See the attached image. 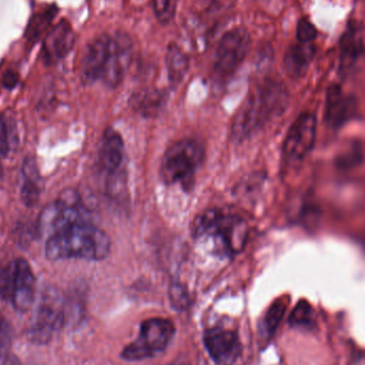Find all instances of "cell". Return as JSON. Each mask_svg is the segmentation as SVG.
I'll return each mask as SVG.
<instances>
[{
	"instance_id": "1",
	"label": "cell",
	"mask_w": 365,
	"mask_h": 365,
	"mask_svg": "<svg viewBox=\"0 0 365 365\" xmlns=\"http://www.w3.org/2000/svg\"><path fill=\"white\" fill-rule=\"evenodd\" d=\"M109 236L92 221L71 223L48 236L45 255L48 259H81L102 261L110 253Z\"/></svg>"
},
{
	"instance_id": "2",
	"label": "cell",
	"mask_w": 365,
	"mask_h": 365,
	"mask_svg": "<svg viewBox=\"0 0 365 365\" xmlns=\"http://www.w3.org/2000/svg\"><path fill=\"white\" fill-rule=\"evenodd\" d=\"M289 105V94L283 83L267 79L259 83L236 113L232 134L236 141L246 140L268 122L280 117Z\"/></svg>"
},
{
	"instance_id": "3",
	"label": "cell",
	"mask_w": 365,
	"mask_h": 365,
	"mask_svg": "<svg viewBox=\"0 0 365 365\" xmlns=\"http://www.w3.org/2000/svg\"><path fill=\"white\" fill-rule=\"evenodd\" d=\"M248 225L242 217L221 210H206L195 218L192 233L197 238H210L223 257H233L244 250Z\"/></svg>"
},
{
	"instance_id": "4",
	"label": "cell",
	"mask_w": 365,
	"mask_h": 365,
	"mask_svg": "<svg viewBox=\"0 0 365 365\" xmlns=\"http://www.w3.org/2000/svg\"><path fill=\"white\" fill-rule=\"evenodd\" d=\"M204 160V148L195 140H180L168 148L160 167V177L169 185L190 190Z\"/></svg>"
},
{
	"instance_id": "5",
	"label": "cell",
	"mask_w": 365,
	"mask_h": 365,
	"mask_svg": "<svg viewBox=\"0 0 365 365\" xmlns=\"http://www.w3.org/2000/svg\"><path fill=\"white\" fill-rule=\"evenodd\" d=\"M66 310L63 297L53 287H47L36 307L27 336L36 345H46L66 323Z\"/></svg>"
},
{
	"instance_id": "6",
	"label": "cell",
	"mask_w": 365,
	"mask_h": 365,
	"mask_svg": "<svg viewBox=\"0 0 365 365\" xmlns=\"http://www.w3.org/2000/svg\"><path fill=\"white\" fill-rule=\"evenodd\" d=\"M36 295V277L26 259L10 262L0 272V296L19 313L31 309Z\"/></svg>"
},
{
	"instance_id": "7",
	"label": "cell",
	"mask_w": 365,
	"mask_h": 365,
	"mask_svg": "<svg viewBox=\"0 0 365 365\" xmlns=\"http://www.w3.org/2000/svg\"><path fill=\"white\" fill-rule=\"evenodd\" d=\"M175 331V326L168 319H148L141 324L138 338L124 349L122 357L130 361L154 357L168 347Z\"/></svg>"
},
{
	"instance_id": "8",
	"label": "cell",
	"mask_w": 365,
	"mask_h": 365,
	"mask_svg": "<svg viewBox=\"0 0 365 365\" xmlns=\"http://www.w3.org/2000/svg\"><path fill=\"white\" fill-rule=\"evenodd\" d=\"M251 38L244 27L232 28L223 34L215 53L214 72L220 78H227L242 66L250 51Z\"/></svg>"
},
{
	"instance_id": "9",
	"label": "cell",
	"mask_w": 365,
	"mask_h": 365,
	"mask_svg": "<svg viewBox=\"0 0 365 365\" xmlns=\"http://www.w3.org/2000/svg\"><path fill=\"white\" fill-rule=\"evenodd\" d=\"M79 221H92L91 214L76 191L66 190L55 203L45 208L41 215L40 227L43 233L49 236L61 227Z\"/></svg>"
},
{
	"instance_id": "10",
	"label": "cell",
	"mask_w": 365,
	"mask_h": 365,
	"mask_svg": "<svg viewBox=\"0 0 365 365\" xmlns=\"http://www.w3.org/2000/svg\"><path fill=\"white\" fill-rule=\"evenodd\" d=\"M317 120L313 113H304L295 120L283 145V158L289 166H299L312 152L317 138Z\"/></svg>"
},
{
	"instance_id": "11",
	"label": "cell",
	"mask_w": 365,
	"mask_h": 365,
	"mask_svg": "<svg viewBox=\"0 0 365 365\" xmlns=\"http://www.w3.org/2000/svg\"><path fill=\"white\" fill-rule=\"evenodd\" d=\"M113 36L103 34L92 38L83 49L81 62V75L83 83L103 81L110 57Z\"/></svg>"
},
{
	"instance_id": "12",
	"label": "cell",
	"mask_w": 365,
	"mask_h": 365,
	"mask_svg": "<svg viewBox=\"0 0 365 365\" xmlns=\"http://www.w3.org/2000/svg\"><path fill=\"white\" fill-rule=\"evenodd\" d=\"M204 345L217 365H233L242 355V344L236 332L212 328L204 334Z\"/></svg>"
},
{
	"instance_id": "13",
	"label": "cell",
	"mask_w": 365,
	"mask_h": 365,
	"mask_svg": "<svg viewBox=\"0 0 365 365\" xmlns=\"http://www.w3.org/2000/svg\"><path fill=\"white\" fill-rule=\"evenodd\" d=\"M110 57L103 81L111 88L119 86L125 77L133 57V41L128 34L117 31L111 34Z\"/></svg>"
},
{
	"instance_id": "14",
	"label": "cell",
	"mask_w": 365,
	"mask_h": 365,
	"mask_svg": "<svg viewBox=\"0 0 365 365\" xmlns=\"http://www.w3.org/2000/svg\"><path fill=\"white\" fill-rule=\"evenodd\" d=\"M74 30L70 21L61 19L51 28L42 45V61L46 66H53L63 60L75 45Z\"/></svg>"
},
{
	"instance_id": "15",
	"label": "cell",
	"mask_w": 365,
	"mask_h": 365,
	"mask_svg": "<svg viewBox=\"0 0 365 365\" xmlns=\"http://www.w3.org/2000/svg\"><path fill=\"white\" fill-rule=\"evenodd\" d=\"M357 110V103L353 96H347L339 86L328 90L325 105V119L328 125L339 128L353 119Z\"/></svg>"
},
{
	"instance_id": "16",
	"label": "cell",
	"mask_w": 365,
	"mask_h": 365,
	"mask_svg": "<svg viewBox=\"0 0 365 365\" xmlns=\"http://www.w3.org/2000/svg\"><path fill=\"white\" fill-rule=\"evenodd\" d=\"M365 51L364 29L357 21H351L340 40V70L347 73Z\"/></svg>"
},
{
	"instance_id": "17",
	"label": "cell",
	"mask_w": 365,
	"mask_h": 365,
	"mask_svg": "<svg viewBox=\"0 0 365 365\" xmlns=\"http://www.w3.org/2000/svg\"><path fill=\"white\" fill-rule=\"evenodd\" d=\"M315 56L314 43L296 41L287 49L284 56V71L292 79H300L308 72Z\"/></svg>"
},
{
	"instance_id": "18",
	"label": "cell",
	"mask_w": 365,
	"mask_h": 365,
	"mask_svg": "<svg viewBox=\"0 0 365 365\" xmlns=\"http://www.w3.org/2000/svg\"><path fill=\"white\" fill-rule=\"evenodd\" d=\"M124 143L119 133L107 130L100 149V164L108 175H115L123 164Z\"/></svg>"
},
{
	"instance_id": "19",
	"label": "cell",
	"mask_w": 365,
	"mask_h": 365,
	"mask_svg": "<svg viewBox=\"0 0 365 365\" xmlns=\"http://www.w3.org/2000/svg\"><path fill=\"white\" fill-rule=\"evenodd\" d=\"M42 192V179L38 173L36 162L28 158L21 169V197L24 203L32 206L38 201Z\"/></svg>"
},
{
	"instance_id": "20",
	"label": "cell",
	"mask_w": 365,
	"mask_h": 365,
	"mask_svg": "<svg viewBox=\"0 0 365 365\" xmlns=\"http://www.w3.org/2000/svg\"><path fill=\"white\" fill-rule=\"evenodd\" d=\"M166 66L170 83H181L189 70V58L177 43H171L167 48Z\"/></svg>"
},
{
	"instance_id": "21",
	"label": "cell",
	"mask_w": 365,
	"mask_h": 365,
	"mask_svg": "<svg viewBox=\"0 0 365 365\" xmlns=\"http://www.w3.org/2000/svg\"><path fill=\"white\" fill-rule=\"evenodd\" d=\"M57 11L56 6H53V8L49 6V8L36 13L32 17L27 30H26V38H27L28 42H38L43 34L51 30L49 28H51V23H53V19L57 14Z\"/></svg>"
},
{
	"instance_id": "22",
	"label": "cell",
	"mask_w": 365,
	"mask_h": 365,
	"mask_svg": "<svg viewBox=\"0 0 365 365\" xmlns=\"http://www.w3.org/2000/svg\"><path fill=\"white\" fill-rule=\"evenodd\" d=\"M287 304H289L287 298H279L268 309L265 319H264V327H265V332L268 338L272 336L277 328L279 327V324L281 323L285 312H287Z\"/></svg>"
},
{
	"instance_id": "23",
	"label": "cell",
	"mask_w": 365,
	"mask_h": 365,
	"mask_svg": "<svg viewBox=\"0 0 365 365\" xmlns=\"http://www.w3.org/2000/svg\"><path fill=\"white\" fill-rule=\"evenodd\" d=\"M289 323L294 327L309 328L314 326L315 313L312 306L306 300H300L292 311Z\"/></svg>"
},
{
	"instance_id": "24",
	"label": "cell",
	"mask_w": 365,
	"mask_h": 365,
	"mask_svg": "<svg viewBox=\"0 0 365 365\" xmlns=\"http://www.w3.org/2000/svg\"><path fill=\"white\" fill-rule=\"evenodd\" d=\"M180 0H153L156 19L162 24H169L177 14Z\"/></svg>"
},
{
	"instance_id": "25",
	"label": "cell",
	"mask_w": 365,
	"mask_h": 365,
	"mask_svg": "<svg viewBox=\"0 0 365 365\" xmlns=\"http://www.w3.org/2000/svg\"><path fill=\"white\" fill-rule=\"evenodd\" d=\"M13 340V328L6 319H0V365L6 364Z\"/></svg>"
},
{
	"instance_id": "26",
	"label": "cell",
	"mask_w": 365,
	"mask_h": 365,
	"mask_svg": "<svg viewBox=\"0 0 365 365\" xmlns=\"http://www.w3.org/2000/svg\"><path fill=\"white\" fill-rule=\"evenodd\" d=\"M15 134L8 118L0 115V155H6L14 145Z\"/></svg>"
},
{
	"instance_id": "27",
	"label": "cell",
	"mask_w": 365,
	"mask_h": 365,
	"mask_svg": "<svg viewBox=\"0 0 365 365\" xmlns=\"http://www.w3.org/2000/svg\"><path fill=\"white\" fill-rule=\"evenodd\" d=\"M317 38V30L308 19H300L298 21L296 40L299 42L314 43Z\"/></svg>"
},
{
	"instance_id": "28",
	"label": "cell",
	"mask_w": 365,
	"mask_h": 365,
	"mask_svg": "<svg viewBox=\"0 0 365 365\" xmlns=\"http://www.w3.org/2000/svg\"><path fill=\"white\" fill-rule=\"evenodd\" d=\"M171 302H173V306L178 309L186 308L187 306V296L186 294L182 291V287L175 285L171 289Z\"/></svg>"
},
{
	"instance_id": "29",
	"label": "cell",
	"mask_w": 365,
	"mask_h": 365,
	"mask_svg": "<svg viewBox=\"0 0 365 365\" xmlns=\"http://www.w3.org/2000/svg\"><path fill=\"white\" fill-rule=\"evenodd\" d=\"M19 83V75L14 71L9 70L4 73L2 77V85L6 89H12Z\"/></svg>"
},
{
	"instance_id": "30",
	"label": "cell",
	"mask_w": 365,
	"mask_h": 365,
	"mask_svg": "<svg viewBox=\"0 0 365 365\" xmlns=\"http://www.w3.org/2000/svg\"><path fill=\"white\" fill-rule=\"evenodd\" d=\"M4 365H21V362L19 361V358L15 355L9 356L8 360H6V364Z\"/></svg>"
}]
</instances>
